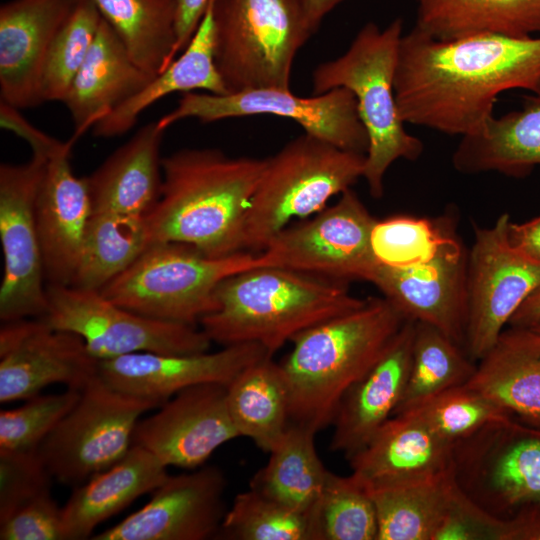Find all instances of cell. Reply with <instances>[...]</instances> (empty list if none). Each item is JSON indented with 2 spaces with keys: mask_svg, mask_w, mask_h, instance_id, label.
I'll list each match as a JSON object with an SVG mask.
<instances>
[{
  "mask_svg": "<svg viewBox=\"0 0 540 540\" xmlns=\"http://www.w3.org/2000/svg\"><path fill=\"white\" fill-rule=\"evenodd\" d=\"M151 244L146 216L93 213L70 286L101 291Z\"/></svg>",
  "mask_w": 540,
  "mask_h": 540,
  "instance_id": "35",
  "label": "cell"
},
{
  "mask_svg": "<svg viewBox=\"0 0 540 540\" xmlns=\"http://www.w3.org/2000/svg\"><path fill=\"white\" fill-rule=\"evenodd\" d=\"M196 90L217 95L228 93L215 63V31L209 2L194 36L181 55L140 92L98 122L93 127V134L104 138L123 135L135 125L143 111L163 97Z\"/></svg>",
  "mask_w": 540,
  "mask_h": 540,
  "instance_id": "31",
  "label": "cell"
},
{
  "mask_svg": "<svg viewBox=\"0 0 540 540\" xmlns=\"http://www.w3.org/2000/svg\"><path fill=\"white\" fill-rule=\"evenodd\" d=\"M227 480L219 467L168 476L140 509L93 540H206L226 514Z\"/></svg>",
  "mask_w": 540,
  "mask_h": 540,
  "instance_id": "19",
  "label": "cell"
},
{
  "mask_svg": "<svg viewBox=\"0 0 540 540\" xmlns=\"http://www.w3.org/2000/svg\"><path fill=\"white\" fill-rule=\"evenodd\" d=\"M535 329H538V330H540V327H537V328H535Z\"/></svg>",
  "mask_w": 540,
  "mask_h": 540,
  "instance_id": "50",
  "label": "cell"
},
{
  "mask_svg": "<svg viewBox=\"0 0 540 540\" xmlns=\"http://www.w3.org/2000/svg\"><path fill=\"white\" fill-rule=\"evenodd\" d=\"M48 160L32 155L0 166V241L4 257L0 287L2 322L42 318L47 292L35 204Z\"/></svg>",
  "mask_w": 540,
  "mask_h": 540,
  "instance_id": "13",
  "label": "cell"
},
{
  "mask_svg": "<svg viewBox=\"0 0 540 540\" xmlns=\"http://www.w3.org/2000/svg\"><path fill=\"white\" fill-rule=\"evenodd\" d=\"M164 133L157 121L144 125L86 177L93 213L151 211L161 193Z\"/></svg>",
  "mask_w": 540,
  "mask_h": 540,
  "instance_id": "26",
  "label": "cell"
},
{
  "mask_svg": "<svg viewBox=\"0 0 540 540\" xmlns=\"http://www.w3.org/2000/svg\"><path fill=\"white\" fill-rule=\"evenodd\" d=\"M365 158L306 133L266 158L245 218L244 250L262 252L290 221L323 210L363 177Z\"/></svg>",
  "mask_w": 540,
  "mask_h": 540,
  "instance_id": "8",
  "label": "cell"
},
{
  "mask_svg": "<svg viewBox=\"0 0 540 540\" xmlns=\"http://www.w3.org/2000/svg\"><path fill=\"white\" fill-rule=\"evenodd\" d=\"M227 406L240 437L264 452L290 425V401L280 364L266 357L242 371L227 386Z\"/></svg>",
  "mask_w": 540,
  "mask_h": 540,
  "instance_id": "34",
  "label": "cell"
},
{
  "mask_svg": "<svg viewBox=\"0 0 540 540\" xmlns=\"http://www.w3.org/2000/svg\"><path fill=\"white\" fill-rule=\"evenodd\" d=\"M454 490L450 472L424 482L368 490L377 516L376 540H435Z\"/></svg>",
  "mask_w": 540,
  "mask_h": 540,
  "instance_id": "37",
  "label": "cell"
},
{
  "mask_svg": "<svg viewBox=\"0 0 540 540\" xmlns=\"http://www.w3.org/2000/svg\"><path fill=\"white\" fill-rule=\"evenodd\" d=\"M316 434L305 426L290 423L269 451L267 463L252 477L249 488L309 515L330 472L316 450Z\"/></svg>",
  "mask_w": 540,
  "mask_h": 540,
  "instance_id": "33",
  "label": "cell"
},
{
  "mask_svg": "<svg viewBox=\"0 0 540 540\" xmlns=\"http://www.w3.org/2000/svg\"><path fill=\"white\" fill-rule=\"evenodd\" d=\"M310 28L315 33L323 18L343 0H299Z\"/></svg>",
  "mask_w": 540,
  "mask_h": 540,
  "instance_id": "49",
  "label": "cell"
},
{
  "mask_svg": "<svg viewBox=\"0 0 540 540\" xmlns=\"http://www.w3.org/2000/svg\"><path fill=\"white\" fill-rule=\"evenodd\" d=\"M312 540H376L375 506L367 488L352 474L331 471L309 513Z\"/></svg>",
  "mask_w": 540,
  "mask_h": 540,
  "instance_id": "39",
  "label": "cell"
},
{
  "mask_svg": "<svg viewBox=\"0 0 540 540\" xmlns=\"http://www.w3.org/2000/svg\"><path fill=\"white\" fill-rule=\"evenodd\" d=\"M510 327H540V285L521 303L511 316Z\"/></svg>",
  "mask_w": 540,
  "mask_h": 540,
  "instance_id": "48",
  "label": "cell"
},
{
  "mask_svg": "<svg viewBox=\"0 0 540 540\" xmlns=\"http://www.w3.org/2000/svg\"><path fill=\"white\" fill-rule=\"evenodd\" d=\"M509 221L503 213L493 226L475 227L468 253L465 350L473 361L489 351L517 308L540 285V261L510 244Z\"/></svg>",
  "mask_w": 540,
  "mask_h": 540,
  "instance_id": "14",
  "label": "cell"
},
{
  "mask_svg": "<svg viewBox=\"0 0 540 540\" xmlns=\"http://www.w3.org/2000/svg\"><path fill=\"white\" fill-rule=\"evenodd\" d=\"M216 538L312 540V534L308 515L249 488L235 496Z\"/></svg>",
  "mask_w": 540,
  "mask_h": 540,
  "instance_id": "42",
  "label": "cell"
},
{
  "mask_svg": "<svg viewBox=\"0 0 540 540\" xmlns=\"http://www.w3.org/2000/svg\"><path fill=\"white\" fill-rule=\"evenodd\" d=\"M215 63L228 93L289 89L295 56L314 34L299 0H208Z\"/></svg>",
  "mask_w": 540,
  "mask_h": 540,
  "instance_id": "9",
  "label": "cell"
},
{
  "mask_svg": "<svg viewBox=\"0 0 540 540\" xmlns=\"http://www.w3.org/2000/svg\"><path fill=\"white\" fill-rule=\"evenodd\" d=\"M70 153L48 161L35 218L48 285H70L93 214L86 177H76Z\"/></svg>",
  "mask_w": 540,
  "mask_h": 540,
  "instance_id": "23",
  "label": "cell"
},
{
  "mask_svg": "<svg viewBox=\"0 0 540 540\" xmlns=\"http://www.w3.org/2000/svg\"><path fill=\"white\" fill-rule=\"evenodd\" d=\"M99 375V360L83 339L41 318L3 322L0 329V402L27 400L52 385L82 390Z\"/></svg>",
  "mask_w": 540,
  "mask_h": 540,
  "instance_id": "16",
  "label": "cell"
},
{
  "mask_svg": "<svg viewBox=\"0 0 540 540\" xmlns=\"http://www.w3.org/2000/svg\"><path fill=\"white\" fill-rule=\"evenodd\" d=\"M252 115L289 118L306 134L342 150L366 155L369 147L356 98L343 87L313 97H299L290 89L282 88H258L223 95L187 92L182 93L177 106L157 123L166 130L186 118L210 123Z\"/></svg>",
  "mask_w": 540,
  "mask_h": 540,
  "instance_id": "12",
  "label": "cell"
},
{
  "mask_svg": "<svg viewBox=\"0 0 540 540\" xmlns=\"http://www.w3.org/2000/svg\"><path fill=\"white\" fill-rule=\"evenodd\" d=\"M52 480L38 452L0 453L1 540H65Z\"/></svg>",
  "mask_w": 540,
  "mask_h": 540,
  "instance_id": "30",
  "label": "cell"
},
{
  "mask_svg": "<svg viewBox=\"0 0 540 540\" xmlns=\"http://www.w3.org/2000/svg\"><path fill=\"white\" fill-rule=\"evenodd\" d=\"M507 237L513 247L540 261V215L524 223L510 220Z\"/></svg>",
  "mask_w": 540,
  "mask_h": 540,
  "instance_id": "47",
  "label": "cell"
},
{
  "mask_svg": "<svg viewBox=\"0 0 540 540\" xmlns=\"http://www.w3.org/2000/svg\"><path fill=\"white\" fill-rule=\"evenodd\" d=\"M218 309L200 320L212 342L262 345L270 355L299 333L362 306L346 282L278 266H258L224 279Z\"/></svg>",
  "mask_w": 540,
  "mask_h": 540,
  "instance_id": "4",
  "label": "cell"
},
{
  "mask_svg": "<svg viewBox=\"0 0 540 540\" xmlns=\"http://www.w3.org/2000/svg\"><path fill=\"white\" fill-rule=\"evenodd\" d=\"M258 266H273L264 252L212 257L189 244L157 242L99 292L138 314L195 326L218 309L215 290L224 279Z\"/></svg>",
  "mask_w": 540,
  "mask_h": 540,
  "instance_id": "7",
  "label": "cell"
},
{
  "mask_svg": "<svg viewBox=\"0 0 540 540\" xmlns=\"http://www.w3.org/2000/svg\"><path fill=\"white\" fill-rule=\"evenodd\" d=\"M265 165L213 148L162 158L160 197L146 215L151 244L185 243L212 257L244 251L245 218Z\"/></svg>",
  "mask_w": 540,
  "mask_h": 540,
  "instance_id": "2",
  "label": "cell"
},
{
  "mask_svg": "<svg viewBox=\"0 0 540 540\" xmlns=\"http://www.w3.org/2000/svg\"><path fill=\"white\" fill-rule=\"evenodd\" d=\"M466 385L521 423L540 429V330H503Z\"/></svg>",
  "mask_w": 540,
  "mask_h": 540,
  "instance_id": "28",
  "label": "cell"
},
{
  "mask_svg": "<svg viewBox=\"0 0 540 540\" xmlns=\"http://www.w3.org/2000/svg\"><path fill=\"white\" fill-rule=\"evenodd\" d=\"M400 414L416 418L437 436L453 444L491 421L514 418L466 384L446 389Z\"/></svg>",
  "mask_w": 540,
  "mask_h": 540,
  "instance_id": "43",
  "label": "cell"
},
{
  "mask_svg": "<svg viewBox=\"0 0 540 540\" xmlns=\"http://www.w3.org/2000/svg\"><path fill=\"white\" fill-rule=\"evenodd\" d=\"M403 34L400 18L383 29L369 22L344 54L318 65L312 75L316 95L339 87L354 94L369 138L363 177L375 199L383 196L384 176L396 160L415 161L423 152L421 140L406 131L395 97V72Z\"/></svg>",
  "mask_w": 540,
  "mask_h": 540,
  "instance_id": "6",
  "label": "cell"
},
{
  "mask_svg": "<svg viewBox=\"0 0 540 540\" xmlns=\"http://www.w3.org/2000/svg\"><path fill=\"white\" fill-rule=\"evenodd\" d=\"M452 163L463 174H530L540 165V92L526 96L519 110L493 115L479 130L462 136Z\"/></svg>",
  "mask_w": 540,
  "mask_h": 540,
  "instance_id": "29",
  "label": "cell"
},
{
  "mask_svg": "<svg viewBox=\"0 0 540 540\" xmlns=\"http://www.w3.org/2000/svg\"><path fill=\"white\" fill-rule=\"evenodd\" d=\"M450 474L458 491L505 540L540 535V429L508 417L456 441Z\"/></svg>",
  "mask_w": 540,
  "mask_h": 540,
  "instance_id": "5",
  "label": "cell"
},
{
  "mask_svg": "<svg viewBox=\"0 0 540 540\" xmlns=\"http://www.w3.org/2000/svg\"><path fill=\"white\" fill-rule=\"evenodd\" d=\"M49 326L79 335L98 360L132 353L193 354L209 351L212 341L194 325L150 318L104 297L99 291L47 285Z\"/></svg>",
  "mask_w": 540,
  "mask_h": 540,
  "instance_id": "11",
  "label": "cell"
},
{
  "mask_svg": "<svg viewBox=\"0 0 540 540\" xmlns=\"http://www.w3.org/2000/svg\"><path fill=\"white\" fill-rule=\"evenodd\" d=\"M81 390L38 394L13 409L0 412V453H37L45 438L72 409Z\"/></svg>",
  "mask_w": 540,
  "mask_h": 540,
  "instance_id": "44",
  "label": "cell"
},
{
  "mask_svg": "<svg viewBox=\"0 0 540 540\" xmlns=\"http://www.w3.org/2000/svg\"><path fill=\"white\" fill-rule=\"evenodd\" d=\"M132 60L156 77L173 61L176 0H94Z\"/></svg>",
  "mask_w": 540,
  "mask_h": 540,
  "instance_id": "36",
  "label": "cell"
},
{
  "mask_svg": "<svg viewBox=\"0 0 540 540\" xmlns=\"http://www.w3.org/2000/svg\"><path fill=\"white\" fill-rule=\"evenodd\" d=\"M101 20L94 0H75L46 58L41 80L43 102H64L93 45Z\"/></svg>",
  "mask_w": 540,
  "mask_h": 540,
  "instance_id": "41",
  "label": "cell"
},
{
  "mask_svg": "<svg viewBox=\"0 0 540 540\" xmlns=\"http://www.w3.org/2000/svg\"><path fill=\"white\" fill-rule=\"evenodd\" d=\"M208 0H176V44L173 59L182 52L194 36L207 7Z\"/></svg>",
  "mask_w": 540,
  "mask_h": 540,
  "instance_id": "46",
  "label": "cell"
},
{
  "mask_svg": "<svg viewBox=\"0 0 540 540\" xmlns=\"http://www.w3.org/2000/svg\"><path fill=\"white\" fill-rule=\"evenodd\" d=\"M467 264L468 253L456 236L423 264L395 268L377 262L366 281L406 319L436 327L465 349Z\"/></svg>",
  "mask_w": 540,
  "mask_h": 540,
  "instance_id": "17",
  "label": "cell"
},
{
  "mask_svg": "<svg viewBox=\"0 0 540 540\" xmlns=\"http://www.w3.org/2000/svg\"><path fill=\"white\" fill-rule=\"evenodd\" d=\"M415 324L406 320L386 352L341 400L332 424L331 451L350 458L392 417L410 373Z\"/></svg>",
  "mask_w": 540,
  "mask_h": 540,
  "instance_id": "24",
  "label": "cell"
},
{
  "mask_svg": "<svg viewBox=\"0 0 540 540\" xmlns=\"http://www.w3.org/2000/svg\"><path fill=\"white\" fill-rule=\"evenodd\" d=\"M238 437L227 406V386L207 383L178 392L140 419L132 445L145 448L167 467L194 470Z\"/></svg>",
  "mask_w": 540,
  "mask_h": 540,
  "instance_id": "18",
  "label": "cell"
},
{
  "mask_svg": "<svg viewBox=\"0 0 540 540\" xmlns=\"http://www.w3.org/2000/svg\"><path fill=\"white\" fill-rule=\"evenodd\" d=\"M75 0H10L0 7V95L18 109L40 104L51 44Z\"/></svg>",
  "mask_w": 540,
  "mask_h": 540,
  "instance_id": "21",
  "label": "cell"
},
{
  "mask_svg": "<svg viewBox=\"0 0 540 540\" xmlns=\"http://www.w3.org/2000/svg\"><path fill=\"white\" fill-rule=\"evenodd\" d=\"M415 28L441 41L481 34L540 36V0H416Z\"/></svg>",
  "mask_w": 540,
  "mask_h": 540,
  "instance_id": "32",
  "label": "cell"
},
{
  "mask_svg": "<svg viewBox=\"0 0 540 540\" xmlns=\"http://www.w3.org/2000/svg\"><path fill=\"white\" fill-rule=\"evenodd\" d=\"M476 369L465 349L436 327L416 322L410 373L392 416L468 382Z\"/></svg>",
  "mask_w": 540,
  "mask_h": 540,
  "instance_id": "38",
  "label": "cell"
},
{
  "mask_svg": "<svg viewBox=\"0 0 540 540\" xmlns=\"http://www.w3.org/2000/svg\"><path fill=\"white\" fill-rule=\"evenodd\" d=\"M394 89L405 123L472 134L494 115L500 94L540 92V36L441 41L414 27L399 44Z\"/></svg>",
  "mask_w": 540,
  "mask_h": 540,
  "instance_id": "1",
  "label": "cell"
},
{
  "mask_svg": "<svg viewBox=\"0 0 540 540\" xmlns=\"http://www.w3.org/2000/svg\"><path fill=\"white\" fill-rule=\"evenodd\" d=\"M377 220L351 189L307 222L285 227L262 251L273 266L340 282L366 281L377 264L371 232Z\"/></svg>",
  "mask_w": 540,
  "mask_h": 540,
  "instance_id": "15",
  "label": "cell"
},
{
  "mask_svg": "<svg viewBox=\"0 0 540 540\" xmlns=\"http://www.w3.org/2000/svg\"><path fill=\"white\" fill-rule=\"evenodd\" d=\"M168 476L156 456L132 445L115 464L74 487L62 507L65 539L89 538L98 525L153 492Z\"/></svg>",
  "mask_w": 540,
  "mask_h": 540,
  "instance_id": "27",
  "label": "cell"
},
{
  "mask_svg": "<svg viewBox=\"0 0 540 540\" xmlns=\"http://www.w3.org/2000/svg\"><path fill=\"white\" fill-rule=\"evenodd\" d=\"M153 78L132 60L102 18L93 45L64 100L74 123L72 139L76 141Z\"/></svg>",
  "mask_w": 540,
  "mask_h": 540,
  "instance_id": "25",
  "label": "cell"
},
{
  "mask_svg": "<svg viewBox=\"0 0 540 540\" xmlns=\"http://www.w3.org/2000/svg\"><path fill=\"white\" fill-rule=\"evenodd\" d=\"M160 405L122 393L98 375L41 443L38 456L54 480L76 487L119 461L141 416Z\"/></svg>",
  "mask_w": 540,
  "mask_h": 540,
  "instance_id": "10",
  "label": "cell"
},
{
  "mask_svg": "<svg viewBox=\"0 0 540 540\" xmlns=\"http://www.w3.org/2000/svg\"><path fill=\"white\" fill-rule=\"evenodd\" d=\"M453 443L408 414L390 417L348 458L352 475L367 490L414 484L450 472Z\"/></svg>",
  "mask_w": 540,
  "mask_h": 540,
  "instance_id": "22",
  "label": "cell"
},
{
  "mask_svg": "<svg viewBox=\"0 0 540 540\" xmlns=\"http://www.w3.org/2000/svg\"><path fill=\"white\" fill-rule=\"evenodd\" d=\"M20 109L0 101V125L24 139L31 147L33 155L51 160L70 153L75 141L71 138L62 142L41 131L20 114Z\"/></svg>",
  "mask_w": 540,
  "mask_h": 540,
  "instance_id": "45",
  "label": "cell"
},
{
  "mask_svg": "<svg viewBox=\"0 0 540 540\" xmlns=\"http://www.w3.org/2000/svg\"><path fill=\"white\" fill-rule=\"evenodd\" d=\"M456 222L454 213L435 219L396 215L377 220L371 232L373 254L379 263L395 268L426 263L458 236Z\"/></svg>",
  "mask_w": 540,
  "mask_h": 540,
  "instance_id": "40",
  "label": "cell"
},
{
  "mask_svg": "<svg viewBox=\"0 0 540 540\" xmlns=\"http://www.w3.org/2000/svg\"><path fill=\"white\" fill-rule=\"evenodd\" d=\"M538 540H540V535H539V537H538Z\"/></svg>",
  "mask_w": 540,
  "mask_h": 540,
  "instance_id": "51",
  "label": "cell"
},
{
  "mask_svg": "<svg viewBox=\"0 0 540 540\" xmlns=\"http://www.w3.org/2000/svg\"><path fill=\"white\" fill-rule=\"evenodd\" d=\"M384 297L296 335L280 364L289 391L290 423L315 433L333 424L341 400L381 358L406 322Z\"/></svg>",
  "mask_w": 540,
  "mask_h": 540,
  "instance_id": "3",
  "label": "cell"
},
{
  "mask_svg": "<svg viewBox=\"0 0 540 540\" xmlns=\"http://www.w3.org/2000/svg\"><path fill=\"white\" fill-rule=\"evenodd\" d=\"M269 356L272 357L257 343L193 354L140 352L99 360V376L122 393L163 404L192 386H228L246 368Z\"/></svg>",
  "mask_w": 540,
  "mask_h": 540,
  "instance_id": "20",
  "label": "cell"
}]
</instances>
